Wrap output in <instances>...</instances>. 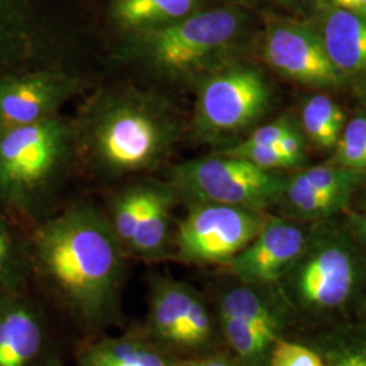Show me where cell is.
I'll return each mask as SVG.
<instances>
[{"label":"cell","mask_w":366,"mask_h":366,"mask_svg":"<svg viewBox=\"0 0 366 366\" xmlns=\"http://www.w3.org/2000/svg\"><path fill=\"white\" fill-rule=\"evenodd\" d=\"M72 127L76 157L104 179L157 170L182 136L171 102L133 89L99 92Z\"/></svg>","instance_id":"cell-2"},{"label":"cell","mask_w":366,"mask_h":366,"mask_svg":"<svg viewBox=\"0 0 366 366\" xmlns=\"http://www.w3.org/2000/svg\"><path fill=\"white\" fill-rule=\"evenodd\" d=\"M275 1H278L281 6H285L289 10H293V11H302L304 7L308 4V0H275Z\"/></svg>","instance_id":"cell-31"},{"label":"cell","mask_w":366,"mask_h":366,"mask_svg":"<svg viewBox=\"0 0 366 366\" xmlns=\"http://www.w3.org/2000/svg\"><path fill=\"white\" fill-rule=\"evenodd\" d=\"M322 366H330V365H327V364H325V365H322Z\"/></svg>","instance_id":"cell-34"},{"label":"cell","mask_w":366,"mask_h":366,"mask_svg":"<svg viewBox=\"0 0 366 366\" xmlns=\"http://www.w3.org/2000/svg\"><path fill=\"white\" fill-rule=\"evenodd\" d=\"M330 4L366 16V0H330Z\"/></svg>","instance_id":"cell-30"},{"label":"cell","mask_w":366,"mask_h":366,"mask_svg":"<svg viewBox=\"0 0 366 366\" xmlns=\"http://www.w3.org/2000/svg\"><path fill=\"white\" fill-rule=\"evenodd\" d=\"M148 310L139 332L178 360L225 349L212 300L199 289L171 275L148 282Z\"/></svg>","instance_id":"cell-7"},{"label":"cell","mask_w":366,"mask_h":366,"mask_svg":"<svg viewBox=\"0 0 366 366\" xmlns=\"http://www.w3.org/2000/svg\"><path fill=\"white\" fill-rule=\"evenodd\" d=\"M51 366H66L64 365V362L61 361V358H60V355L53 361L52 364H51Z\"/></svg>","instance_id":"cell-33"},{"label":"cell","mask_w":366,"mask_h":366,"mask_svg":"<svg viewBox=\"0 0 366 366\" xmlns=\"http://www.w3.org/2000/svg\"><path fill=\"white\" fill-rule=\"evenodd\" d=\"M196 87L192 131L199 142L220 148L235 144L243 134L255 129L274 99L261 68L240 60L210 72Z\"/></svg>","instance_id":"cell-6"},{"label":"cell","mask_w":366,"mask_h":366,"mask_svg":"<svg viewBox=\"0 0 366 366\" xmlns=\"http://www.w3.org/2000/svg\"><path fill=\"white\" fill-rule=\"evenodd\" d=\"M179 361L139 331L92 337L76 352L78 366H179Z\"/></svg>","instance_id":"cell-19"},{"label":"cell","mask_w":366,"mask_h":366,"mask_svg":"<svg viewBox=\"0 0 366 366\" xmlns=\"http://www.w3.org/2000/svg\"><path fill=\"white\" fill-rule=\"evenodd\" d=\"M80 90L78 78L57 69H24L0 76V131L59 116Z\"/></svg>","instance_id":"cell-12"},{"label":"cell","mask_w":366,"mask_h":366,"mask_svg":"<svg viewBox=\"0 0 366 366\" xmlns=\"http://www.w3.org/2000/svg\"><path fill=\"white\" fill-rule=\"evenodd\" d=\"M37 0H0V76L30 69L42 27Z\"/></svg>","instance_id":"cell-17"},{"label":"cell","mask_w":366,"mask_h":366,"mask_svg":"<svg viewBox=\"0 0 366 366\" xmlns=\"http://www.w3.org/2000/svg\"><path fill=\"white\" fill-rule=\"evenodd\" d=\"M29 269V247L21 244L11 225L0 216V290L22 289Z\"/></svg>","instance_id":"cell-24"},{"label":"cell","mask_w":366,"mask_h":366,"mask_svg":"<svg viewBox=\"0 0 366 366\" xmlns=\"http://www.w3.org/2000/svg\"><path fill=\"white\" fill-rule=\"evenodd\" d=\"M75 157L72 122L60 116L0 131V202L37 214Z\"/></svg>","instance_id":"cell-5"},{"label":"cell","mask_w":366,"mask_h":366,"mask_svg":"<svg viewBox=\"0 0 366 366\" xmlns=\"http://www.w3.org/2000/svg\"><path fill=\"white\" fill-rule=\"evenodd\" d=\"M316 29L346 84L366 92V16L328 4L319 11Z\"/></svg>","instance_id":"cell-16"},{"label":"cell","mask_w":366,"mask_h":366,"mask_svg":"<svg viewBox=\"0 0 366 366\" xmlns=\"http://www.w3.org/2000/svg\"><path fill=\"white\" fill-rule=\"evenodd\" d=\"M358 193H360V197H358V210L366 212V184Z\"/></svg>","instance_id":"cell-32"},{"label":"cell","mask_w":366,"mask_h":366,"mask_svg":"<svg viewBox=\"0 0 366 366\" xmlns=\"http://www.w3.org/2000/svg\"><path fill=\"white\" fill-rule=\"evenodd\" d=\"M57 357L44 311L22 289L0 290V366H51Z\"/></svg>","instance_id":"cell-14"},{"label":"cell","mask_w":366,"mask_h":366,"mask_svg":"<svg viewBox=\"0 0 366 366\" xmlns=\"http://www.w3.org/2000/svg\"><path fill=\"white\" fill-rule=\"evenodd\" d=\"M288 174L240 157L213 154L171 167L167 182L179 202L220 204L267 213L282 196Z\"/></svg>","instance_id":"cell-9"},{"label":"cell","mask_w":366,"mask_h":366,"mask_svg":"<svg viewBox=\"0 0 366 366\" xmlns=\"http://www.w3.org/2000/svg\"><path fill=\"white\" fill-rule=\"evenodd\" d=\"M322 357L300 340L284 338L274 345L270 354V366H322Z\"/></svg>","instance_id":"cell-26"},{"label":"cell","mask_w":366,"mask_h":366,"mask_svg":"<svg viewBox=\"0 0 366 366\" xmlns=\"http://www.w3.org/2000/svg\"><path fill=\"white\" fill-rule=\"evenodd\" d=\"M262 60L282 78L316 90L346 84L328 57L319 30L295 19H277L263 33Z\"/></svg>","instance_id":"cell-11"},{"label":"cell","mask_w":366,"mask_h":366,"mask_svg":"<svg viewBox=\"0 0 366 366\" xmlns=\"http://www.w3.org/2000/svg\"><path fill=\"white\" fill-rule=\"evenodd\" d=\"M332 164L349 170L366 172V113H357L346 122L332 157Z\"/></svg>","instance_id":"cell-25"},{"label":"cell","mask_w":366,"mask_h":366,"mask_svg":"<svg viewBox=\"0 0 366 366\" xmlns=\"http://www.w3.org/2000/svg\"><path fill=\"white\" fill-rule=\"evenodd\" d=\"M179 202L169 182H148V197L128 257L148 262L172 258L174 208Z\"/></svg>","instance_id":"cell-18"},{"label":"cell","mask_w":366,"mask_h":366,"mask_svg":"<svg viewBox=\"0 0 366 366\" xmlns=\"http://www.w3.org/2000/svg\"><path fill=\"white\" fill-rule=\"evenodd\" d=\"M29 251L39 281L81 331L97 337L121 323L128 254L107 214L71 205L39 224Z\"/></svg>","instance_id":"cell-1"},{"label":"cell","mask_w":366,"mask_h":366,"mask_svg":"<svg viewBox=\"0 0 366 366\" xmlns=\"http://www.w3.org/2000/svg\"><path fill=\"white\" fill-rule=\"evenodd\" d=\"M365 184L366 172L349 170L327 162L288 175L275 208H338L352 204Z\"/></svg>","instance_id":"cell-15"},{"label":"cell","mask_w":366,"mask_h":366,"mask_svg":"<svg viewBox=\"0 0 366 366\" xmlns=\"http://www.w3.org/2000/svg\"><path fill=\"white\" fill-rule=\"evenodd\" d=\"M147 197L148 183H137L121 190L110 202L107 217L127 254L142 220Z\"/></svg>","instance_id":"cell-23"},{"label":"cell","mask_w":366,"mask_h":366,"mask_svg":"<svg viewBox=\"0 0 366 366\" xmlns=\"http://www.w3.org/2000/svg\"><path fill=\"white\" fill-rule=\"evenodd\" d=\"M300 124L307 142L322 151H334L346 125V117L331 97L315 94L302 102Z\"/></svg>","instance_id":"cell-22"},{"label":"cell","mask_w":366,"mask_h":366,"mask_svg":"<svg viewBox=\"0 0 366 366\" xmlns=\"http://www.w3.org/2000/svg\"><path fill=\"white\" fill-rule=\"evenodd\" d=\"M300 118L295 113H284L281 117L275 118L274 121L257 127L249 132L246 137H243L239 144L247 147H262V145H273L280 143L289 133L300 128ZM229 147V145H228Z\"/></svg>","instance_id":"cell-27"},{"label":"cell","mask_w":366,"mask_h":366,"mask_svg":"<svg viewBox=\"0 0 366 366\" xmlns=\"http://www.w3.org/2000/svg\"><path fill=\"white\" fill-rule=\"evenodd\" d=\"M311 224L269 213L259 232L225 270L243 284L275 287L300 255Z\"/></svg>","instance_id":"cell-13"},{"label":"cell","mask_w":366,"mask_h":366,"mask_svg":"<svg viewBox=\"0 0 366 366\" xmlns=\"http://www.w3.org/2000/svg\"><path fill=\"white\" fill-rule=\"evenodd\" d=\"M296 325L326 327L366 315V252L345 222H312L300 255L275 285Z\"/></svg>","instance_id":"cell-3"},{"label":"cell","mask_w":366,"mask_h":366,"mask_svg":"<svg viewBox=\"0 0 366 366\" xmlns=\"http://www.w3.org/2000/svg\"><path fill=\"white\" fill-rule=\"evenodd\" d=\"M179 366H242V364L227 349H222L202 357L181 360Z\"/></svg>","instance_id":"cell-28"},{"label":"cell","mask_w":366,"mask_h":366,"mask_svg":"<svg viewBox=\"0 0 366 366\" xmlns=\"http://www.w3.org/2000/svg\"><path fill=\"white\" fill-rule=\"evenodd\" d=\"M343 222L354 239L366 252V212L347 209L345 212Z\"/></svg>","instance_id":"cell-29"},{"label":"cell","mask_w":366,"mask_h":366,"mask_svg":"<svg viewBox=\"0 0 366 366\" xmlns=\"http://www.w3.org/2000/svg\"><path fill=\"white\" fill-rule=\"evenodd\" d=\"M312 347L330 366H366V315L308 330L296 338Z\"/></svg>","instance_id":"cell-20"},{"label":"cell","mask_w":366,"mask_h":366,"mask_svg":"<svg viewBox=\"0 0 366 366\" xmlns=\"http://www.w3.org/2000/svg\"><path fill=\"white\" fill-rule=\"evenodd\" d=\"M175 225L172 258L192 266H222L244 249L259 232L269 213L220 205H187Z\"/></svg>","instance_id":"cell-10"},{"label":"cell","mask_w":366,"mask_h":366,"mask_svg":"<svg viewBox=\"0 0 366 366\" xmlns=\"http://www.w3.org/2000/svg\"><path fill=\"white\" fill-rule=\"evenodd\" d=\"M229 280L214 289L210 299L224 347L242 366H270L275 343L288 338L295 319L275 287Z\"/></svg>","instance_id":"cell-8"},{"label":"cell","mask_w":366,"mask_h":366,"mask_svg":"<svg viewBox=\"0 0 366 366\" xmlns=\"http://www.w3.org/2000/svg\"><path fill=\"white\" fill-rule=\"evenodd\" d=\"M246 22L235 9H204L169 25L125 33L118 60L154 78L197 84L239 60Z\"/></svg>","instance_id":"cell-4"},{"label":"cell","mask_w":366,"mask_h":366,"mask_svg":"<svg viewBox=\"0 0 366 366\" xmlns=\"http://www.w3.org/2000/svg\"><path fill=\"white\" fill-rule=\"evenodd\" d=\"M205 0H113L112 16L125 33L169 25L205 9Z\"/></svg>","instance_id":"cell-21"}]
</instances>
